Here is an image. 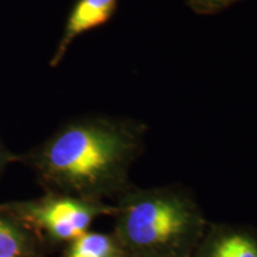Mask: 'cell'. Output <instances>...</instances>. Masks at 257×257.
<instances>
[{
	"label": "cell",
	"mask_w": 257,
	"mask_h": 257,
	"mask_svg": "<svg viewBox=\"0 0 257 257\" xmlns=\"http://www.w3.org/2000/svg\"><path fill=\"white\" fill-rule=\"evenodd\" d=\"M63 257H131L112 232L88 230L64 246Z\"/></svg>",
	"instance_id": "52a82bcc"
},
{
	"label": "cell",
	"mask_w": 257,
	"mask_h": 257,
	"mask_svg": "<svg viewBox=\"0 0 257 257\" xmlns=\"http://www.w3.org/2000/svg\"><path fill=\"white\" fill-rule=\"evenodd\" d=\"M191 257H257V231L230 223H208Z\"/></svg>",
	"instance_id": "277c9868"
},
{
	"label": "cell",
	"mask_w": 257,
	"mask_h": 257,
	"mask_svg": "<svg viewBox=\"0 0 257 257\" xmlns=\"http://www.w3.org/2000/svg\"><path fill=\"white\" fill-rule=\"evenodd\" d=\"M16 161H18V155H15V154L10 152L8 148L5 147V144L2 142V140H0V176L3 175L6 167L10 163L16 162Z\"/></svg>",
	"instance_id": "9c48e42d"
},
{
	"label": "cell",
	"mask_w": 257,
	"mask_h": 257,
	"mask_svg": "<svg viewBox=\"0 0 257 257\" xmlns=\"http://www.w3.org/2000/svg\"><path fill=\"white\" fill-rule=\"evenodd\" d=\"M117 8L118 0H76L64 23L63 31L49 61V66L55 68L62 62L74 41L86 32L108 23Z\"/></svg>",
	"instance_id": "5b68a950"
},
{
	"label": "cell",
	"mask_w": 257,
	"mask_h": 257,
	"mask_svg": "<svg viewBox=\"0 0 257 257\" xmlns=\"http://www.w3.org/2000/svg\"><path fill=\"white\" fill-rule=\"evenodd\" d=\"M113 232L131 257H191L208 221L184 186L133 185L114 200Z\"/></svg>",
	"instance_id": "7a4b0ae2"
},
{
	"label": "cell",
	"mask_w": 257,
	"mask_h": 257,
	"mask_svg": "<svg viewBox=\"0 0 257 257\" xmlns=\"http://www.w3.org/2000/svg\"><path fill=\"white\" fill-rule=\"evenodd\" d=\"M188 8L200 16H213L223 12L240 0H185Z\"/></svg>",
	"instance_id": "ba28073f"
},
{
	"label": "cell",
	"mask_w": 257,
	"mask_h": 257,
	"mask_svg": "<svg viewBox=\"0 0 257 257\" xmlns=\"http://www.w3.org/2000/svg\"><path fill=\"white\" fill-rule=\"evenodd\" d=\"M148 125L128 117L89 114L64 121L18 155L46 192L115 200L130 188V169L146 146Z\"/></svg>",
	"instance_id": "6da1fadb"
},
{
	"label": "cell",
	"mask_w": 257,
	"mask_h": 257,
	"mask_svg": "<svg viewBox=\"0 0 257 257\" xmlns=\"http://www.w3.org/2000/svg\"><path fill=\"white\" fill-rule=\"evenodd\" d=\"M37 257H43V256H37Z\"/></svg>",
	"instance_id": "30bf717a"
},
{
	"label": "cell",
	"mask_w": 257,
	"mask_h": 257,
	"mask_svg": "<svg viewBox=\"0 0 257 257\" xmlns=\"http://www.w3.org/2000/svg\"><path fill=\"white\" fill-rule=\"evenodd\" d=\"M43 249L23 224L0 207V257L43 256Z\"/></svg>",
	"instance_id": "8992f818"
},
{
	"label": "cell",
	"mask_w": 257,
	"mask_h": 257,
	"mask_svg": "<svg viewBox=\"0 0 257 257\" xmlns=\"http://www.w3.org/2000/svg\"><path fill=\"white\" fill-rule=\"evenodd\" d=\"M3 210L23 224L43 248L72 242L100 217H113L115 207L106 201L88 200L56 192L42 197L0 204Z\"/></svg>",
	"instance_id": "3957f363"
}]
</instances>
